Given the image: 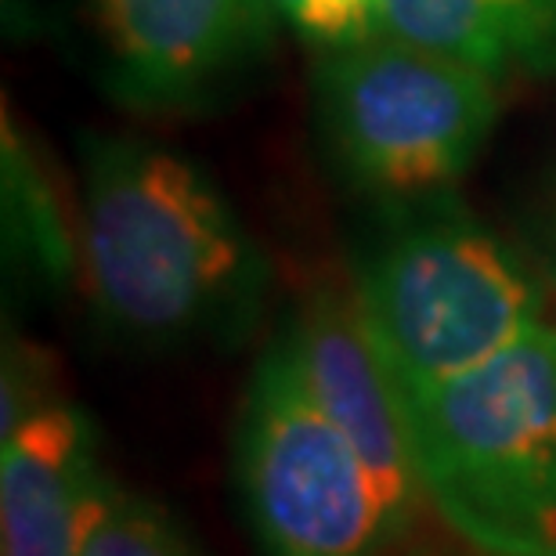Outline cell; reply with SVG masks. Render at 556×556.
Wrapping results in <instances>:
<instances>
[{
    "label": "cell",
    "instance_id": "cell-10",
    "mask_svg": "<svg viewBox=\"0 0 556 556\" xmlns=\"http://www.w3.org/2000/svg\"><path fill=\"white\" fill-rule=\"evenodd\" d=\"M73 556H199L185 528L152 498L102 473L84 498Z\"/></svg>",
    "mask_w": 556,
    "mask_h": 556
},
{
    "label": "cell",
    "instance_id": "cell-7",
    "mask_svg": "<svg viewBox=\"0 0 556 556\" xmlns=\"http://www.w3.org/2000/svg\"><path fill=\"white\" fill-rule=\"evenodd\" d=\"M286 337L318 405L348 433L362 463L369 466L394 539L413 517L419 477L408 448L402 402L383 362L376 358L358 304L337 286H321L307 296Z\"/></svg>",
    "mask_w": 556,
    "mask_h": 556
},
{
    "label": "cell",
    "instance_id": "cell-1",
    "mask_svg": "<svg viewBox=\"0 0 556 556\" xmlns=\"http://www.w3.org/2000/svg\"><path fill=\"white\" fill-rule=\"evenodd\" d=\"M80 155V264L105 329L144 348L250 337L268 261L214 177L144 138L91 135Z\"/></svg>",
    "mask_w": 556,
    "mask_h": 556
},
{
    "label": "cell",
    "instance_id": "cell-2",
    "mask_svg": "<svg viewBox=\"0 0 556 556\" xmlns=\"http://www.w3.org/2000/svg\"><path fill=\"white\" fill-rule=\"evenodd\" d=\"M380 206L354 304L397 394L448 383L542 326L539 278L455 192Z\"/></svg>",
    "mask_w": 556,
    "mask_h": 556
},
{
    "label": "cell",
    "instance_id": "cell-9",
    "mask_svg": "<svg viewBox=\"0 0 556 556\" xmlns=\"http://www.w3.org/2000/svg\"><path fill=\"white\" fill-rule=\"evenodd\" d=\"M383 37L503 80L556 73V0H376Z\"/></svg>",
    "mask_w": 556,
    "mask_h": 556
},
{
    "label": "cell",
    "instance_id": "cell-13",
    "mask_svg": "<svg viewBox=\"0 0 556 556\" xmlns=\"http://www.w3.org/2000/svg\"><path fill=\"white\" fill-rule=\"evenodd\" d=\"M535 250H539V261H542V271L553 278L556 286V174L549 181V192L542 199L539 206V220H535Z\"/></svg>",
    "mask_w": 556,
    "mask_h": 556
},
{
    "label": "cell",
    "instance_id": "cell-8",
    "mask_svg": "<svg viewBox=\"0 0 556 556\" xmlns=\"http://www.w3.org/2000/svg\"><path fill=\"white\" fill-rule=\"evenodd\" d=\"M94 452L91 419L54 397L11 422L0 452L4 556H73L84 498L102 477Z\"/></svg>",
    "mask_w": 556,
    "mask_h": 556
},
{
    "label": "cell",
    "instance_id": "cell-6",
    "mask_svg": "<svg viewBox=\"0 0 556 556\" xmlns=\"http://www.w3.org/2000/svg\"><path fill=\"white\" fill-rule=\"evenodd\" d=\"M113 87L127 102L195 105L271 48L275 0H91Z\"/></svg>",
    "mask_w": 556,
    "mask_h": 556
},
{
    "label": "cell",
    "instance_id": "cell-5",
    "mask_svg": "<svg viewBox=\"0 0 556 556\" xmlns=\"http://www.w3.org/2000/svg\"><path fill=\"white\" fill-rule=\"evenodd\" d=\"M236 466L268 556H376L391 542L369 466L318 405L286 332L250 376Z\"/></svg>",
    "mask_w": 556,
    "mask_h": 556
},
{
    "label": "cell",
    "instance_id": "cell-11",
    "mask_svg": "<svg viewBox=\"0 0 556 556\" xmlns=\"http://www.w3.org/2000/svg\"><path fill=\"white\" fill-rule=\"evenodd\" d=\"M4 206L8 236H15L22 257H29L43 275H65L73 257L70 231L62 228L59 206H54L48 181L33 163L26 141L11 135V119L4 124Z\"/></svg>",
    "mask_w": 556,
    "mask_h": 556
},
{
    "label": "cell",
    "instance_id": "cell-4",
    "mask_svg": "<svg viewBox=\"0 0 556 556\" xmlns=\"http://www.w3.org/2000/svg\"><path fill=\"white\" fill-rule=\"evenodd\" d=\"M495 84L376 33L321 51L318 124L340 177L376 203L455 192L495 130Z\"/></svg>",
    "mask_w": 556,
    "mask_h": 556
},
{
    "label": "cell",
    "instance_id": "cell-12",
    "mask_svg": "<svg viewBox=\"0 0 556 556\" xmlns=\"http://www.w3.org/2000/svg\"><path fill=\"white\" fill-rule=\"evenodd\" d=\"M275 11L321 51L362 43L380 33L376 0H275Z\"/></svg>",
    "mask_w": 556,
    "mask_h": 556
},
{
    "label": "cell",
    "instance_id": "cell-3",
    "mask_svg": "<svg viewBox=\"0 0 556 556\" xmlns=\"http://www.w3.org/2000/svg\"><path fill=\"white\" fill-rule=\"evenodd\" d=\"M419 492L484 556H556V326L397 394Z\"/></svg>",
    "mask_w": 556,
    "mask_h": 556
}]
</instances>
